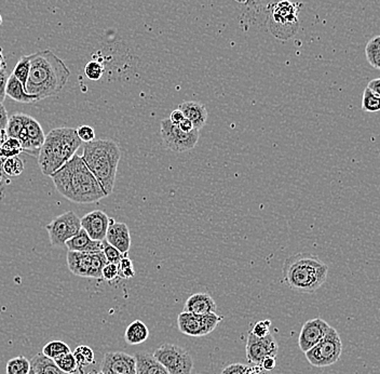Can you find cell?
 Returning <instances> with one entry per match:
<instances>
[{"label": "cell", "instance_id": "6da1fadb", "mask_svg": "<svg viewBox=\"0 0 380 374\" xmlns=\"http://www.w3.org/2000/svg\"><path fill=\"white\" fill-rule=\"evenodd\" d=\"M51 179L56 190L71 203L85 205L98 203L107 197L101 184L77 154L54 172Z\"/></svg>", "mask_w": 380, "mask_h": 374}, {"label": "cell", "instance_id": "7a4b0ae2", "mask_svg": "<svg viewBox=\"0 0 380 374\" xmlns=\"http://www.w3.org/2000/svg\"><path fill=\"white\" fill-rule=\"evenodd\" d=\"M71 77L63 60L49 49L32 54L25 91L37 101L58 96Z\"/></svg>", "mask_w": 380, "mask_h": 374}, {"label": "cell", "instance_id": "3957f363", "mask_svg": "<svg viewBox=\"0 0 380 374\" xmlns=\"http://www.w3.org/2000/svg\"><path fill=\"white\" fill-rule=\"evenodd\" d=\"M283 279L291 290L300 294H315L326 281L328 266L311 253H298L284 261Z\"/></svg>", "mask_w": 380, "mask_h": 374}, {"label": "cell", "instance_id": "277c9868", "mask_svg": "<svg viewBox=\"0 0 380 374\" xmlns=\"http://www.w3.org/2000/svg\"><path fill=\"white\" fill-rule=\"evenodd\" d=\"M81 158L101 184L106 195H111L121 158L119 145L113 140H93L83 145Z\"/></svg>", "mask_w": 380, "mask_h": 374}, {"label": "cell", "instance_id": "5b68a950", "mask_svg": "<svg viewBox=\"0 0 380 374\" xmlns=\"http://www.w3.org/2000/svg\"><path fill=\"white\" fill-rule=\"evenodd\" d=\"M82 142L74 128H56L45 135L43 146L38 154V164L41 172L51 177L54 172L71 160Z\"/></svg>", "mask_w": 380, "mask_h": 374}, {"label": "cell", "instance_id": "8992f818", "mask_svg": "<svg viewBox=\"0 0 380 374\" xmlns=\"http://www.w3.org/2000/svg\"><path fill=\"white\" fill-rule=\"evenodd\" d=\"M7 137L14 138L20 141L23 152L38 156L45 134L43 126L33 117L26 114H14L8 120Z\"/></svg>", "mask_w": 380, "mask_h": 374}, {"label": "cell", "instance_id": "52a82bcc", "mask_svg": "<svg viewBox=\"0 0 380 374\" xmlns=\"http://www.w3.org/2000/svg\"><path fill=\"white\" fill-rule=\"evenodd\" d=\"M298 5L291 0H279L270 7L268 28L272 35L282 41H287L298 34L300 28L298 11L300 8Z\"/></svg>", "mask_w": 380, "mask_h": 374}, {"label": "cell", "instance_id": "ba28073f", "mask_svg": "<svg viewBox=\"0 0 380 374\" xmlns=\"http://www.w3.org/2000/svg\"><path fill=\"white\" fill-rule=\"evenodd\" d=\"M343 351V343L335 329L331 327L328 333L313 349L306 351L308 362L317 368L332 366L339 360Z\"/></svg>", "mask_w": 380, "mask_h": 374}, {"label": "cell", "instance_id": "9c48e42d", "mask_svg": "<svg viewBox=\"0 0 380 374\" xmlns=\"http://www.w3.org/2000/svg\"><path fill=\"white\" fill-rule=\"evenodd\" d=\"M107 263L103 251L75 252L68 251L67 266L74 275L83 278L102 279V270Z\"/></svg>", "mask_w": 380, "mask_h": 374}, {"label": "cell", "instance_id": "30bf717a", "mask_svg": "<svg viewBox=\"0 0 380 374\" xmlns=\"http://www.w3.org/2000/svg\"><path fill=\"white\" fill-rule=\"evenodd\" d=\"M153 356L170 374H192L194 360L189 351L174 344H164L155 351Z\"/></svg>", "mask_w": 380, "mask_h": 374}, {"label": "cell", "instance_id": "8fae6325", "mask_svg": "<svg viewBox=\"0 0 380 374\" xmlns=\"http://www.w3.org/2000/svg\"><path fill=\"white\" fill-rule=\"evenodd\" d=\"M160 132H161L164 146L174 153L192 151L200 138L199 130L194 129L190 132L181 131L179 126L170 122L169 118L162 120Z\"/></svg>", "mask_w": 380, "mask_h": 374}, {"label": "cell", "instance_id": "7c38bea8", "mask_svg": "<svg viewBox=\"0 0 380 374\" xmlns=\"http://www.w3.org/2000/svg\"><path fill=\"white\" fill-rule=\"evenodd\" d=\"M51 245L58 248H64L66 241L78 234L81 230L80 219L73 211L56 217L45 226Z\"/></svg>", "mask_w": 380, "mask_h": 374}, {"label": "cell", "instance_id": "4fadbf2b", "mask_svg": "<svg viewBox=\"0 0 380 374\" xmlns=\"http://www.w3.org/2000/svg\"><path fill=\"white\" fill-rule=\"evenodd\" d=\"M223 321V316L216 313L204 316H197L188 311H183L177 317V326L181 333L188 336H204L214 331Z\"/></svg>", "mask_w": 380, "mask_h": 374}, {"label": "cell", "instance_id": "5bb4252c", "mask_svg": "<svg viewBox=\"0 0 380 374\" xmlns=\"http://www.w3.org/2000/svg\"><path fill=\"white\" fill-rule=\"evenodd\" d=\"M278 354V343L271 334L257 338L249 332L247 341V358L255 366H260L262 360L268 357H276Z\"/></svg>", "mask_w": 380, "mask_h": 374}, {"label": "cell", "instance_id": "9a60e30c", "mask_svg": "<svg viewBox=\"0 0 380 374\" xmlns=\"http://www.w3.org/2000/svg\"><path fill=\"white\" fill-rule=\"evenodd\" d=\"M103 374H136L135 357L122 351H109L101 364Z\"/></svg>", "mask_w": 380, "mask_h": 374}, {"label": "cell", "instance_id": "2e32d148", "mask_svg": "<svg viewBox=\"0 0 380 374\" xmlns=\"http://www.w3.org/2000/svg\"><path fill=\"white\" fill-rule=\"evenodd\" d=\"M330 328V324L323 319L315 318L308 320L302 326L300 338H298L300 351L306 353L310 349H313L315 344L319 343L324 338Z\"/></svg>", "mask_w": 380, "mask_h": 374}, {"label": "cell", "instance_id": "e0dca14e", "mask_svg": "<svg viewBox=\"0 0 380 374\" xmlns=\"http://www.w3.org/2000/svg\"><path fill=\"white\" fill-rule=\"evenodd\" d=\"M109 217L101 210H94L87 213L80 219L81 228L86 230L87 234L93 241H105L106 232L109 226Z\"/></svg>", "mask_w": 380, "mask_h": 374}, {"label": "cell", "instance_id": "ac0fdd59", "mask_svg": "<svg viewBox=\"0 0 380 374\" xmlns=\"http://www.w3.org/2000/svg\"><path fill=\"white\" fill-rule=\"evenodd\" d=\"M105 241L121 253L128 254L131 248V235L126 223L116 222L113 219H109Z\"/></svg>", "mask_w": 380, "mask_h": 374}, {"label": "cell", "instance_id": "d6986e66", "mask_svg": "<svg viewBox=\"0 0 380 374\" xmlns=\"http://www.w3.org/2000/svg\"><path fill=\"white\" fill-rule=\"evenodd\" d=\"M184 309V311L194 314L197 316H204L209 314L216 313L217 306L210 294H194L187 298Z\"/></svg>", "mask_w": 380, "mask_h": 374}, {"label": "cell", "instance_id": "ffe728a7", "mask_svg": "<svg viewBox=\"0 0 380 374\" xmlns=\"http://www.w3.org/2000/svg\"><path fill=\"white\" fill-rule=\"evenodd\" d=\"M106 241H98L91 239L86 230L81 228L69 241H66L65 247L69 251L75 252H96L103 251Z\"/></svg>", "mask_w": 380, "mask_h": 374}, {"label": "cell", "instance_id": "44dd1931", "mask_svg": "<svg viewBox=\"0 0 380 374\" xmlns=\"http://www.w3.org/2000/svg\"><path fill=\"white\" fill-rule=\"evenodd\" d=\"M185 118L194 124V129L201 130L208 120V111L199 102L189 101L181 103L179 107Z\"/></svg>", "mask_w": 380, "mask_h": 374}, {"label": "cell", "instance_id": "7402d4cb", "mask_svg": "<svg viewBox=\"0 0 380 374\" xmlns=\"http://www.w3.org/2000/svg\"><path fill=\"white\" fill-rule=\"evenodd\" d=\"M136 374H170L153 355L141 351L135 354Z\"/></svg>", "mask_w": 380, "mask_h": 374}, {"label": "cell", "instance_id": "603a6c76", "mask_svg": "<svg viewBox=\"0 0 380 374\" xmlns=\"http://www.w3.org/2000/svg\"><path fill=\"white\" fill-rule=\"evenodd\" d=\"M5 96H9L14 101L20 103H35L38 102L35 96H30L25 91L24 85L15 78L13 75L8 77L7 85H5Z\"/></svg>", "mask_w": 380, "mask_h": 374}, {"label": "cell", "instance_id": "cb8c5ba5", "mask_svg": "<svg viewBox=\"0 0 380 374\" xmlns=\"http://www.w3.org/2000/svg\"><path fill=\"white\" fill-rule=\"evenodd\" d=\"M149 330L143 321L135 320L130 324L124 333V340L130 345H139L148 339Z\"/></svg>", "mask_w": 380, "mask_h": 374}, {"label": "cell", "instance_id": "d4e9b609", "mask_svg": "<svg viewBox=\"0 0 380 374\" xmlns=\"http://www.w3.org/2000/svg\"><path fill=\"white\" fill-rule=\"evenodd\" d=\"M30 362L36 374H66L56 366L54 360L45 357L43 353H38Z\"/></svg>", "mask_w": 380, "mask_h": 374}, {"label": "cell", "instance_id": "484cf974", "mask_svg": "<svg viewBox=\"0 0 380 374\" xmlns=\"http://www.w3.org/2000/svg\"><path fill=\"white\" fill-rule=\"evenodd\" d=\"M0 171L5 173L7 177H16L24 171V164L18 156L3 158Z\"/></svg>", "mask_w": 380, "mask_h": 374}, {"label": "cell", "instance_id": "4316f807", "mask_svg": "<svg viewBox=\"0 0 380 374\" xmlns=\"http://www.w3.org/2000/svg\"><path fill=\"white\" fill-rule=\"evenodd\" d=\"M366 56L370 65L373 69H379L380 67V36H375L368 41L366 47Z\"/></svg>", "mask_w": 380, "mask_h": 374}, {"label": "cell", "instance_id": "83f0119b", "mask_svg": "<svg viewBox=\"0 0 380 374\" xmlns=\"http://www.w3.org/2000/svg\"><path fill=\"white\" fill-rule=\"evenodd\" d=\"M71 349H69V346H68L65 342L51 341L45 344L41 353H43L45 357H48V358L54 360V359L58 358V357L62 356V355L64 354H67V353H71Z\"/></svg>", "mask_w": 380, "mask_h": 374}, {"label": "cell", "instance_id": "f1b7e54d", "mask_svg": "<svg viewBox=\"0 0 380 374\" xmlns=\"http://www.w3.org/2000/svg\"><path fill=\"white\" fill-rule=\"evenodd\" d=\"M30 369V360L26 357L18 356L7 362L5 374H27Z\"/></svg>", "mask_w": 380, "mask_h": 374}, {"label": "cell", "instance_id": "f546056e", "mask_svg": "<svg viewBox=\"0 0 380 374\" xmlns=\"http://www.w3.org/2000/svg\"><path fill=\"white\" fill-rule=\"evenodd\" d=\"M73 355L75 357L76 362L78 364L79 369L90 366V364L96 362L94 351L90 347L86 346V345H80V346L77 347L75 351H74Z\"/></svg>", "mask_w": 380, "mask_h": 374}, {"label": "cell", "instance_id": "4dcf8cb0", "mask_svg": "<svg viewBox=\"0 0 380 374\" xmlns=\"http://www.w3.org/2000/svg\"><path fill=\"white\" fill-rule=\"evenodd\" d=\"M23 153V147L19 140L14 138L7 137L5 141L0 144V156L3 158L18 156Z\"/></svg>", "mask_w": 380, "mask_h": 374}, {"label": "cell", "instance_id": "1f68e13d", "mask_svg": "<svg viewBox=\"0 0 380 374\" xmlns=\"http://www.w3.org/2000/svg\"><path fill=\"white\" fill-rule=\"evenodd\" d=\"M54 362H56V366H58L64 373L75 374L78 372L79 366L77 362H76L73 351L58 357V358L54 359Z\"/></svg>", "mask_w": 380, "mask_h": 374}, {"label": "cell", "instance_id": "d6a6232c", "mask_svg": "<svg viewBox=\"0 0 380 374\" xmlns=\"http://www.w3.org/2000/svg\"><path fill=\"white\" fill-rule=\"evenodd\" d=\"M30 60H32V54H30V56H23L19 60L16 65L14 66L12 74H11L19 81H21L24 85V87H25L26 80H27L28 74H30Z\"/></svg>", "mask_w": 380, "mask_h": 374}, {"label": "cell", "instance_id": "836d02e7", "mask_svg": "<svg viewBox=\"0 0 380 374\" xmlns=\"http://www.w3.org/2000/svg\"><path fill=\"white\" fill-rule=\"evenodd\" d=\"M362 109L366 113H377L380 109V96L366 88L363 92Z\"/></svg>", "mask_w": 380, "mask_h": 374}, {"label": "cell", "instance_id": "e575fe53", "mask_svg": "<svg viewBox=\"0 0 380 374\" xmlns=\"http://www.w3.org/2000/svg\"><path fill=\"white\" fill-rule=\"evenodd\" d=\"M260 366H249L247 364H234L226 366L222 374H260Z\"/></svg>", "mask_w": 380, "mask_h": 374}, {"label": "cell", "instance_id": "d590c367", "mask_svg": "<svg viewBox=\"0 0 380 374\" xmlns=\"http://www.w3.org/2000/svg\"><path fill=\"white\" fill-rule=\"evenodd\" d=\"M134 275H135V271H134L133 262L128 258V256H124L118 263V276L120 278L130 279L134 277Z\"/></svg>", "mask_w": 380, "mask_h": 374}, {"label": "cell", "instance_id": "8d00e7d4", "mask_svg": "<svg viewBox=\"0 0 380 374\" xmlns=\"http://www.w3.org/2000/svg\"><path fill=\"white\" fill-rule=\"evenodd\" d=\"M85 73L90 80H100L104 75V66L100 62L90 61L85 67Z\"/></svg>", "mask_w": 380, "mask_h": 374}, {"label": "cell", "instance_id": "74e56055", "mask_svg": "<svg viewBox=\"0 0 380 374\" xmlns=\"http://www.w3.org/2000/svg\"><path fill=\"white\" fill-rule=\"evenodd\" d=\"M103 253L106 261H107L109 263L118 264L121 258H124V256H128V254L121 253L118 249L115 248L113 245H109V243H106L105 247H104Z\"/></svg>", "mask_w": 380, "mask_h": 374}, {"label": "cell", "instance_id": "f35d334b", "mask_svg": "<svg viewBox=\"0 0 380 374\" xmlns=\"http://www.w3.org/2000/svg\"><path fill=\"white\" fill-rule=\"evenodd\" d=\"M118 277V264L109 263L107 262L105 266H104L103 270H102V279L111 283V281L115 280Z\"/></svg>", "mask_w": 380, "mask_h": 374}, {"label": "cell", "instance_id": "ab89813d", "mask_svg": "<svg viewBox=\"0 0 380 374\" xmlns=\"http://www.w3.org/2000/svg\"><path fill=\"white\" fill-rule=\"evenodd\" d=\"M77 135L83 143H89L96 139V131L92 126L85 124V126H79L77 129Z\"/></svg>", "mask_w": 380, "mask_h": 374}, {"label": "cell", "instance_id": "60d3db41", "mask_svg": "<svg viewBox=\"0 0 380 374\" xmlns=\"http://www.w3.org/2000/svg\"><path fill=\"white\" fill-rule=\"evenodd\" d=\"M8 120H9V117H8L7 111L3 104H0V144L7 138L5 130H7Z\"/></svg>", "mask_w": 380, "mask_h": 374}, {"label": "cell", "instance_id": "b9f144b4", "mask_svg": "<svg viewBox=\"0 0 380 374\" xmlns=\"http://www.w3.org/2000/svg\"><path fill=\"white\" fill-rule=\"evenodd\" d=\"M271 324L270 320L260 321L255 324L254 328L252 329V333L257 338H264V336H268L270 333L269 327Z\"/></svg>", "mask_w": 380, "mask_h": 374}, {"label": "cell", "instance_id": "7bdbcfd3", "mask_svg": "<svg viewBox=\"0 0 380 374\" xmlns=\"http://www.w3.org/2000/svg\"><path fill=\"white\" fill-rule=\"evenodd\" d=\"M8 75L7 69H0V104H3L5 98V85H7Z\"/></svg>", "mask_w": 380, "mask_h": 374}, {"label": "cell", "instance_id": "ee69618b", "mask_svg": "<svg viewBox=\"0 0 380 374\" xmlns=\"http://www.w3.org/2000/svg\"><path fill=\"white\" fill-rule=\"evenodd\" d=\"M276 357H268L262 360L260 364V369L266 370V371H272L276 368Z\"/></svg>", "mask_w": 380, "mask_h": 374}, {"label": "cell", "instance_id": "f6af8a7d", "mask_svg": "<svg viewBox=\"0 0 380 374\" xmlns=\"http://www.w3.org/2000/svg\"><path fill=\"white\" fill-rule=\"evenodd\" d=\"M255 6H258L260 8L269 9L270 7L277 3L279 0H251Z\"/></svg>", "mask_w": 380, "mask_h": 374}, {"label": "cell", "instance_id": "bcb514c9", "mask_svg": "<svg viewBox=\"0 0 380 374\" xmlns=\"http://www.w3.org/2000/svg\"><path fill=\"white\" fill-rule=\"evenodd\" d=\"M184 115L181 113V111L179 109H175V111H172L171 115H170V122L173 124H179V122L184 119Z\"/></svg>", "mask_w": 380, "mask_h": 374}, {"label": "cell", "instance_id": "7dc6e473", "mask_svg": "<svg viewBox=\"0 0 380 374\" xmlns=\"http://www.w3.org/2000/svg\"><path fill=\"white\" fill-rule=\"evenodd\" d=\"M366 88L373 92V94L380 96V79L376 78L373 79V80H370Z\"/></svg>", "mask_w": 380, "mask_h": 374}, {"label": "cell", "instance_id": "c3c4849f", "mask_svg": "<svg viewBox=\"0 0 380 374\" xmlns=\"http://www.w3.org/2000/svg\"><path fill=\"white\" fill-rule=\"evenodd\" d=\"M177 126H179V128L181 130V131L190 132L194 130V124H192V122L187 118L183 119V120H181Z\"/></svg>", "mask_w": 380, "mask_h": 374}, {"label": "cell", "instance_id": "681fc988", "mask_svg": "<svg viewBox=\"0 0 380 374\" xmlns=\"http://www.w3.org/2000/svg\"><path fill=\"white\" fill-rule=\"evenodd\" d=\"M0 69H7V62H5L1 48H0Z\"/></svg>", "mask_w": 380, "mask_h": 374}, {"label": "cell", "instance_id": "f907efd6", "mask_svg": "<svg viewBox=\"0 0 380 374\" xmlns=\"http://www.w3.org/2000/svg\"><path fill=\"white\" fill-rule=\"evenodd\" d=\"M234 1H237L238 3H241V5H247L251 0H234Z\"/></svg>", "mask_w": 380, "mask_h": 374}, {"label": "cell", "instance_id": "816d5d0a", "mask_svg": "<svg viewBox=\"0 0 380 374\" xmlns=\"http://www.w3.org/2000/svg\"><path fill=\"white\" fill-rule=\"evenodd\" d=\"M27 374H36V372L34 371V369H33V368H32V366H30V371H28Z\"/></svg>", "mask_w": 380, "mask_h": 374}, {"label": "cell", "instance_id": "f5cc1de1", "mask_svg": "<svg viewBox=\"0 0 380 374\" xmlns=\"http://www.w3.org/2000/svg\"><path fill=\"white\" fill-rule=\"evenodd\" d=\"M1 24H3V16L0 14V26H1Z\"/></svg>", "mask_w": 380, "mask_h": 374}, {"label": "cell", "instance_id": "db71d44e", "mask_svg": "<svg viewBox=\"0 0 380 374\" xmlns=\"http://www.w3.org/2000/svg\"><path fill=\"white\" fill-rule=\"evenodd\" d=\"M1 162H3V157L0 156V168H1Z\"/></svg>", "mask_w": 380, "mask_h": 374}, {"label": "cell", "instance_id": "11a10c76", "mask_svg": "<svg viewBox=\"0 0 380 374\" xmlns=\"http://www.w3.org/2000/svg\"><path fill=\"white\" fill-rule=\"evenodd\" d=\"M98 374H103V373H102V372H100V373H98Z\"/></svg>", "mask_w": 380, "mask_h": 374}]
</instances>
